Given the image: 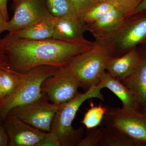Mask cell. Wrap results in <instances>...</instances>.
<instances>
[{"instance_id":"obj_29","label":"cell","mask_w":146,"mask_h":146,"mask_svg":"<svg viewBox=\"0 0 146 146\" xmlns=\"http://www.w3.org/2000/svg\"><path fill=\"white\" fill-rule=\"evenodd\" d=\"M7 22L8 21L5 20L1 11L0 9V36L3 32L7 31ZM1 39L0 37V41Z\"/></svg>"},{"instance_id":"obj_5","label":"cell","mask_w":146,"mask_h":146,"mask_svg":"<svg viewBox=\"0 0 146 146\" xmlns=\"http://www.w3.org/2000/svg\"><path fill=\"white\" fill-rule=\"evenodd\" d=\"M98 42L109 46L113 57L120 56L137 45L146 43V10L126 16L114 34Z\"/></svg>"},{"instance_id":"obj_16","label":"cell","mask_w":146,"mask_h":146,"mask_svg":"<svg viewBox=\"0 0 146 146\" xmlns=\"http://www.w3.org/2000/svg\"><path fill=\"white\" fill-rule=\"evenodd\" d=\"M101 82L104 87L109 89L122 102L123 108L131 110H139L140 106L133 93L121 81L106 72L102 76Z\"/></svg>"},{"instance_id":"obj_22","label":"cell","mask_w":146,"mask_h":146,"mask_svg":"<svg viewBox=\"0 0 146 146\" xmlns=\"http://www.w3.org/2000/svg\"><path fill=\"white\" fill-rule=\"evenodd\" d=\"M70 1L76 16L82 21L85 14L100 2L99 0H70Z\"/></svg>"},{"instance_id":"obj_19","label":"cell","mask_w":146,"mask_h":146,"mask_svg":"<svg viewBox=\"0 0 146 146\" xmlns=\"http://www.w3.org/2000/svg\"><path fill=\"white\" fill-rule=\"evenodd\" d=\"M91 107L85 113L81 123L88 130L95 128L102 123V121L108 108L100 104L95 106L92 101H90Z\"/></svg>"},{"instance_id":"obj_14","label":"cell","mask_w":146,"mask_h":146,"mask_svg":"<svg viewBox=\"0 0 146 146\" xmlns=\"http://www.w3.org/2000/svg\"><path fill=\"white\" fill-rule=\"evenodd\" d=\"M54 17L51 13L30 26L13 32H9L3 39L38 40L52 38Z\"/></svg>"},{"instance_id":"obj_11","label":"cell","mask_w":146,"mask_h":146,"mask_svg":"<svg viewBox=\"0 0 146 146\" xmlns=\"http://www.w3.org/2000/svg\"><path fill=\"white\" fill-rule=\"evenodd\" d=\"M125 17L114 7L98 21L86 24L85 29L93 35L96 41L100 42L114 34L119 28Z\"/></svg>"},{"instance_id":"obj_23","label":"cell","mask_w":146,"mask_h":146,"mask_svg":"<svg viewBox=\"0 0 146 146\" xmlns=\"http://www.w3.org/2000/svg\"><path fill=\"white\" fill-rule=\"evenodd\" d=\"M143 0H105L127 16L133 12Z\"/></svg>"},{"instance_id":"obj_24","label":"cell","mask_w":146,"mask_h":146,"mask_svg":"<svg viewBox=\"0 0 146 146\" xmlns=\"http://www.w3.org/2000/svg\"><path fill=\"white\" fill-rule=\"evenodd\" d=\"M86 137L83 138L78 146H98L102 135V127L92 129Z\"/></svg>"},{"instance_id":"obj_25","label":"cell","mask_w":146,"mask_h":146,"mask_svg":"<svg viewBox=\"0 0 146 146\" xmlns=\"http://www.w3.org/2000/svg\"><path fill=\"white\" fill-rule=\"evenodd\" d=\"M0 70H11L9 65V58L5 49L1 42H0ZM1 105V102H0Z\"/></svg>"},{"instance_id":"obj_30","label":"cell","mask_w":146,"mask_h":146,"mask_svg":"<svg viewBox=\"0 0 146 146\" xmlns=\"http://www.w3.org/2000/svg\"><path fill=\"white\" fill-rule=\"evenodd\" d=\"M146 10V0H143L137 7L135 8L132 13H138Z\"/></svg>"},{"instance_id":"obj_27","label":"cell","mask_w":146,"mask_h":146,"mask_svg":"<svg viewBox=\"0 0 146 146\" xmlns=\"http://www.w3.org/2000/svg\"><path fill=\"white\" fill-rule=\"evenodd\" d=\"M9 139L8 135L4 127L0 125V146L8 145Z\"/></svg>"},{"instance_id":"obj_34","label":"cell","mask_w":146,"mask_h":146,"mask_svg":"<svg viewBox=\"0 0 146 146\" xmlns=\"http://www.w3.org/2000/svg\"><path fill=\"white\" fill-rule=\"evenodd\" d=\"M13 1V0H8V1Z\"/></svg>"},{"instance_id":"obj_10","label":"cell","mask_w":146,"mask_h":146,"mask_svg":"<svg viewBox=\"0 0 146 146\" xmlns=\"http://www.w3.org/2000/svg\"><path fill=\"white\" fill-rule=\"evenodd\" d=\"M4 121L10 146H39L48 133L9 115Z\"/></svg>"},{"instance_id":"obj_32","label":"cell","mask_w":146,"mask_h":146,"mask_svg":"<svg viewBox=\"0 0 146 146\" xmlns=\"http://www.w3.org/2000/svg\"><path fill=\"white\" fill-rule=\"evenodd\" d=\"M100 2L105 1V0H99Z\"/></svg>"},{"instance_id":"obj_13","label":"cell","mask_w":146,"mask_h":146,"mask_svg":"<svg viewBox=\"0 0 146 146\" xmlns=\"http://www.w3.org/2000/svg\"><path fill=\"white\" fill-rule=\"evenodd\" d=\"M85 24L76 16L55 17L52 38L65 41L84 39Z\"/></svg>"},{"instance_id":"obj_2","label":"cell","mask_w":146,"mask_h":146,"mask_svg":"<svg viewBox=\"0 0 146 146\" xmlns=\"http://www.w3.org/2000/svg\"><path fill=\"white\" fill-rule=\"evenodd\" d=\"M103 88L101 82L83 94H79L72 100L59 105L50 132L59 141L60 146H78L83 139L84 129L83 126L74 129L72 125L73 120L79 108L86 100L97 98L104 100L101 93Z\"/></svg>"},{"instance_id":"obj_1","label":"cell","mask_w":146,"mask_h":146,"mask_svg":"<svg viewBox=\"0 0 146 146\" xmlns=\"http://www.w3.org/2000/svg\"><path fill=\"white\" fill-rule=\"evenodd\" d=\"M0 42L8 56L11 69L21 74L42 65L64 67L96 44V41L85 38L73 41L53 38L38 41L3 38Z\"/></svg>"},{"instance_id":"obj_12","label":"cell","mask_w":146,"mask_h":146,"mask_svg":"<svg viewBox=\"0 0 146 146\" xmlns=\"http://www.w3.org/2000/svg\"><path fill=\"white\" fill-rule=\"evenodd\" d=\"M141 55L137 47H135L120 56H113L108 62L106 70L113 78L122 81L135 70Z\"/></svg>"},{"instance_id":"obj_3","label":"cell","mask_w":146,"mask_h":146,"mask_svg":"<svg viewBox=\"0 0 146 146\" xmlns=\"http://www.w3.org/2000/svg\"><path fill=\"white\" fill-rule=\"evenodd\" d=\"M113 56L109 46L96 41L94 46L74 57L65 66L85 92L100 83L108 62Z\"/></svg>"},{"instance_id":"obj_20","label":"cell","mask_w":146,"mask_h":146,"mask_svg":"<svg viewBox=\"0 0 146 146\" xmlns=\"http://www.w3.org/2000/svg\"><path fill=\"white\" fill-rule=\"evenodd\" d=\"M46 1L49 11L54 17L76 16L70 0H46Z\"/></svg>"},{"instance_id":"obj_33","label":"cell","mask_w":146,"mask_h":146,"mask_svg":"<svg viewBox=\"0 0 146 146\" xmlns=\"http://www.w3.org/2000/svg\"><path fill=\"white\" fill-rule=\"evenodd\" d=\"M145 114H146V109L145 110Z\"/></svg>"},{"instance_id":"obj_4","label":"cell","mask_w":146,"mask_h":146,"mask_svg":"<svg viewBox=\"0 0 146 146\" xmlns=\"http://www.w3.org/2000/svg\"><path fill=\"white\" fill-rule=\"evenodd\" d=\"M58 68L42 65L23 74L21 82L17 89L0 105V120L4 121L13 108L29 104L44 96L42 91V83Z\"/></svg>"},{"instance_id":"obj_17","label":"cell","mask_w":146,"mask_h":146,"mask_svg":"<svg viewBox=\"0 0 146 146\" xmlns=\"http://www.w3.org/2000/svg\"><path fill=\"white\" fill-rule=\"evenodd\" d=\"M138 145L132 139L117 129L105 126L98 146H133Z\"/></svg>"},{"instance_id":"obj_31","label":"cell","mask_w":146,"mask_h":146,"mask_svg":"<svg viewBox=\"0 0 146 146\" xmlns=\"http://www.w3.org/2000/svg\"><path fill=\"white\" fill-rule=\"evenodd\" d=\"M3 101V98L2 94L1 89V84H0V102L1 104Z\"/></svg>"},{"instance_id":"obj_15","label":"cell","mask_w":146,"mask_h":146,"mask_svg":"<svg viewBox=\"0 0 146 146\" xmlns=\"http://www.w3.org/2000/svg\"><path fill=\"white\" fill-rule=\"evenodd\" d=\"M121 82L132 92L139 106L146 109V53L141 55L135 70Z\"/></svg>"},{"instance_id":"obj_26","label":"cell","mask_w":146,"mask_h":146,"mask_svg":"<svg viewBox=\"0 0 146 146\" xmlns=\"http://www.w3.org/2000/svg\"><path fill=\"white\" fill-rule=\"evenodd\" d=\"M39 146H60V144L57 139L49 132L47 133L46 137L39 143Z\"/></svg>"},{"instance_id":"obj_7","label":"cell","mask_w":146,"mask_h":146,"mask_svg":"<svg viewBox=\"0 0 146 146\" xmlns=\"http://www.w3.org/2000/svg\"><path fill=\"white\" fill-rule=\"evenodd\" d=\"M80 87L79 82L65 66L58 68L52 76L43 82L42 91L49 101L58 105L74 98L79 94Z\"/></svg>"},{"instance_id":"obj_6","label":"cell","mask_w":146,"mask_h":146,"mask_svg":"<svg viewBox=\"0 0 146 146\" xmlns=\"http://www.w3.org/2000/svg\"><path fill=\"white\" fill-rule=\"evenodd\" d=\"M105 126L117 129L135 141L146 145V114L139 110L108 108L102 121Z\"/></svg>"},{"instance_id":"obj_28","label":"cell","mask_w":146,"mask_h":146,"mask_svg":"<svg viewBox=\"0 0 146 146\" xmlns=\"http://www.w3.org/2000/svg\"><path fill=\"white\" fill-rule=\"evenodd\" d=\"M8 0H0V9L1 11L5 20L9 21V16L7 12V3Z\"/></svg>"},{"instance_id":"obj_8","label":"cell","mask_w":146,"mask_h":146,"mask_svg":"<svg viewBox=\"0 0 146 146\" xmlns=\"http://www.w3.org/2000/svg\"><path fill=\"white\" fill-rule=\"evenodd\" d=\"M59 106L49 102L44 96L29 104L13 108L7 116L17 118L42 131L49 132Z\"/></svg>"},{"instance_id":"obj_21","label":"cell","mask_w":146,"mask_h":146,"mask_svg":"<svg viewBox=\"0 0 146 146\" xmlns=\"http://www.w3.org/2000/svg\"><path fill=\"white\" fill-rule=\"evenodd\" d=\"M114 7L107 2H100L85 14L82 21L85 25L94 23L104 16Z\"/></svg>"},{"instance_id":"obj_18","label":"cell","mask_w":146,"mask_h":146,"mask_svg":"<svg viewBox=\"0 0 146 146\" xmlns=\"http://www.w3.org/2000/svg\"><path fill=\"white\" fill-rule=\"evenodd\" d=\"M22 75L23 74L11 70H0V84L3 101L11 96L17 89L21 82Z\"/></svg>"},{"instance_id":"obj_9","label":"cell","mask_w":146,"mask_h":146,"mask_svg":"<svg viewBox=\"0 0 146 146\" xmlns=\"http://www.w3.org/2000/svg\"><path fill=\"white\" fill-rule=\"evenodd\" d=\"M14 14L7 23V31L23 29L50 14L46 0H13Z\"/></svg>"}]
</instances>
